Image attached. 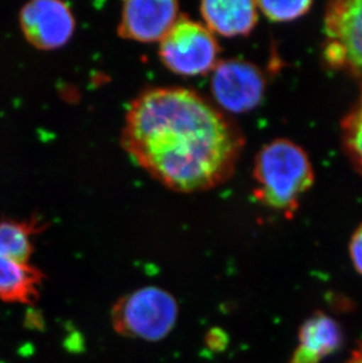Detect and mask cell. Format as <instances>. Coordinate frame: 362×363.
<instances>
[{
    "instance_id": "cell-3",
    "label": "cell",
    "mask_w": 362,
    "mask_h": 363,
    "mask_svg": "<svg viewBox=\"0 0 362 363\" xmlns=\"http://www.w3.org/2000/svg\"><path fill=\"white\" fill-rule=\"evenodd\" d=\"M178 314V302L171 293L148 286L116 300L111 312V323L121 336L153 342L171 333Z\"/></svg>"
},
{
    "instance_id": "cell-2",
    "label": "cell",
    "mask_w": 362,
    "mask_h": 363,
    "mask_svg": "<svg viewBox=\"0 0 362 363\" xmlns=\"http://www.w3.org/2000/svg\"><path fill=\"white\" fill-rule=\"evenodd\" d=\"M254 178L256 199L278 211L293 213L299 199L313 186L314 172L299 145L277 139L256 155Z\"/></svg>"
},
{
    "instance_id": "cell-11",
    "label": "cell",
    "mask_w": 362,
    "mask_h": 363,
    "mask_svg": "<svg viewBox=\"0 0 362 363\" xmlns=\"http://www.w3.org/2000/svg\"><path fill=\"white\" fill-rule=\"evenodd\" d=\"M45 274L31 264L0 257V301L33 305Z\"/></svg>"
},
{
    "instance_id": "cell-5",
    "label": "cell",
    "mask_w": 362,
    "mask_h": 363,
    "mask_svg": "<svg viewBox=\"0 0 362 363\" xmlns=\"http://www.w3.org/2000/svg\"><path fill=\"white\" fill-rule=\"evenodd\" d=\"M324 58L333 69L362 80V0L328 5Z\"/></svg>"
},
{
    "instance_id": "cell-9",
    "label": "cell",
    "mask_w": 362,
    "mask_h": 363,
    "mask_svg": "<svg viewBox=\"0 0 362 363\" xmlns=\"http://www.w3.org/2000/svg\"><path fill=\"white\" fill-rule=\"evenodd\" d=\"M258 11L251 0H206L200 5L204 25L222 37L248 35L256 28Z\"/></svg>"
},
{
    "instance_id": "cell-7",
    "label": "cell",
    "mask_w": 362,
    "mask_h": 363,
    "mask_svg": "<svg viewBox=\"0 0 362 363\" xmlns=\"http://www.w3.org/2000/svg\"><path fill=\"white\" fill-rule=\"evenodd\" d=\"M21 32L39 50L51 51L67 44L75 30L69 5L57 0H35L23 6L19 14Z\"/></svg>"
},
{
    "instance_id": "cell-15",
    "label": "cell",
    "mask_w": 362,
    "mask_h": 363,
    "mask_svg": "<svg viewBox=\"0 0 362 363\" xmlns=\"http://www.w3.org/2000/svg\"><path fill=\"white\" fill-rule=\"evenodd\" d=\"M349 257L356 271L362 275V223L356 228L349 241Z\"/></svg>"
},
{
    "instance_id": "cell-13",
    "label": "cell",
    "mask_w": 362,
    "mask_h": 363,
    "mask_svg": "<svg viewBox=\"0 0 362 363\" xmlns=\"http://www.w3.org/2000/svg\"><path fill=\"white\" fill-rule=\"evenodd\" d=\"M342 144L353 164L362 172V91L358 103L341 123Z\"/></svg>"
},
{
    "instance_id": "cell-14",
    "label": "cell",
    "mask_w": 362,
    "mask_h": 363,
    "mask_svg": "<svg viewBox=\"0 0 362 363\" xmlns=\"http://www.w3.org/2000/svg\"><path fill=\"white\" fill-rule=\"evenodd\" d=\"M312 1L297 0V1H258L256 6L270 21L277 23L295 21L302 17L311 9Z\"/></svg>"
},
{
    "instance_id": "cell-1",
    "label": "cell",
    "mask_w": 362,
    "mask_h": 363,
    "mask_svg": "<svg viewBox=\"0 0 362 363\" xmlns=\"http://www.w3.org/2000/svg\"><path fill=\"white\" fill-rule=\"evenodd\" d=\"M123 146L158 182L193 193L225 182L236 169L243 137L229 119L191 89H148L131 105Z\"/></svg>"
},
{
    "instance_id": "cell-8",
    "label": "cell",
    "mask_w": 362,
    "mask_h": 363,
    "mask_svg": "<svg viewBox=\"0 0 362 363\" xmlns=\"http://www.w3.org/2000/svg\"><path fill=\"white\" fill-rule=\"evenodd\" d=\"M179 18L175 0H131L123 4L119 33L141 43H160Z\"/></svg>"
},
{
    "instance_id": "cell-10",
    "label": "cell",
    "mask_w": 362,
    "mask_h": 363,
    "mask_svg": "<svg viewBox=\"0 0 362 363\" xmlns=\"http://www.w3.org/2000/svg\"><path fill=\"white\" fill-rule=\"evenodd\" d=\"M341 343L339 323L325 313H315L301 325L299 345L290 363H320L338 350Z\"/></svg>"
},
{
    "instance_id": "cell-12",
    "label": "cell",
    "mask_w": 362,
    "mask_h": 363,
    "mask_svg": "<svg viewBox=\"0 0 362 363\" xmlns=\"http://www.w3.org/2000/svg\"><path fill=\"white\" fill-rule=\"evenodd\" d=\"M40 220L32 218L26 221L3 220L0 221V257L30 264L33 254L32 238L44 230Z\"/></svg>"
},
{
    "instance_id": "cell-4",
    "label": "cell",
    "mask_w": 362,
    "mask_h": 363,
    "mask_svg": "<svg viewBox=\"0 0 362 363\" xmlns=\"http://www.w3.org/2000/svg\"><path fill=\"white\" fill-rule=\"evenodd\" d=\"M161 62L179 76L195 77L211 72L218 64L216 37L205 25L180 17L160 41Z\"/></svg>"
},
{
    "instance_id": "cell-16",
    "label": "cell",
    "mask_w": 362,
    "mask_h": 363,
    "mask_svg": "<svg viewBox=\"0 0 362 363\" xmlns=\"http://www.w3.org/2000/svg\"><path fill=\"white\" fill-rule=\"evenodd\" d=\"M345 363H362V343L353 352L352 355Z\"/></svg>"
},
{
    "instance_id": "cell-6",
    "label": "cell",
    "mask_w": 362,
    "mask_h": 363,
    "mask_svg": "<svg viewBox=\"0 0 362 363\" xmlns=\"http://www.w3.org/2000/svg\"><path fill=\"white\" fill-rule=\"evenodd\" d=\"M211 89L219 106L231 113H245L263 101L265 79L253 64L232 59L216 64Z\"/></svg>"
}]
</instances>
